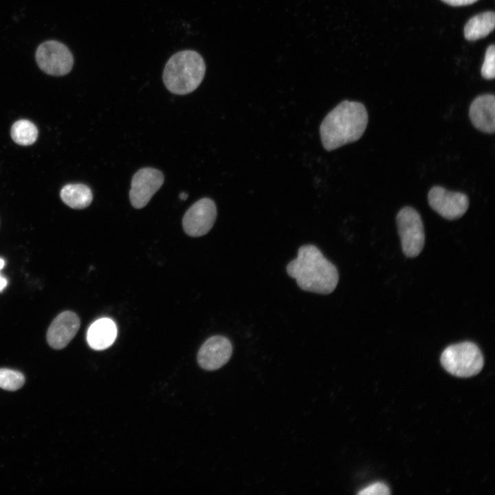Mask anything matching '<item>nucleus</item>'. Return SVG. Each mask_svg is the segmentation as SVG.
<instances>
[{
  "mask_svg": "<svg viewBox=\"0 0 495 495\" xmlns=\"http://www.w3.org/2000/svg\"><path fill=\"white\" fill-rule=\"evenodd\" d=\"M286 270L301 289L320 294L333 292L339 280L336 267L314 245L301 246Z\"/></svg>",
  "mask_w": 495,
  "mask_h": 495,
  "instance_id": "1",
  "label": "nucleus"
},
{
  "mask_svg": "<svg viewBox=\"0 0 495 495\" xmlns=\"http://www.w3.org/2000/svg\"><path fill=\"white\" fill-rule=\"evenodd\" d=\"M368 124V113L363 104L344 100L325 116L320 126L322 144L331 151L358 140Z\"/></svg>",
  "mask_w": 495,
  "mask_h": 495,
  "instance_id": "2",
  "label": "nucleus"
},
{
  "mask_svg": "<svg viewBox=\"0 0 495 495\" xmlns=\"http://www.w3.org/2000/svg\"><path fill=\"white\" fill-rule=\"evenodd\" d=\"M206 65L196 51L186 50L174 54L167 61L163 72V82L173 94L185 95L195 91L202 82Z\"/></svg>",
  "mask_w": 495,
  "mask_h": 495,
  "instance_id": "3",
  "label": "nucleus"
},
{
  "mask_svg": "<svg viewBox=\"0 0 495 495\" xmlns=\"http://www.w3.org/2000/svg\"><path fill=\"white\" fill-rule=\"evenodd\" d=\"M443 367L450 374L469 377L478 374L484 364L479 348L471 342H463L448 346L441 355Z\"/></svg>",
  "mask_w": 495,
  "mask_h": 495,
  "instance_id": "4",
  "label": "nucleus"
},
{
  "mask_svg": "<svg viewBox=\"0 0 495 495\" xmlns=\"http://www.w3.org/2000/svg\"><path fill=\"white\" fill-rule=\"evenodd\" d=\"M402 250L410 258L421 252L425 241L424 225L420 214L412 207L402 208L396 217Z\"/></svg>",
  "mask_w": 495,
  "mask_h": 495,
  "instance_id": "5",
  "label": "nucleus"
},
{
  "mask_svg": "<svg viewBox=\"0 0 495 495\" xmlns=\"http://www.w3.org/2000/svg\"><path fill=\"white\" fill-rule=\"evenodd\" d=\"M36 60L42 71L52 76L68 74L74 64V58L68 47L53 40L45 41L38 47Z\"/></svg>",
  "mask_w": 495,
  "mask_h": 495,
  "instance_id": "6",
  "label": "nucleus"
},
{
  "mask_svg": "<svg viewBox=\"0 0 495 495\" xmlns=\"http://www.w3.org/2000/svg\"><path fill=\"white\" fill-rule=\"evenodd\" d=\"M217 213V207L212 199L205 197L198 200L183 217L184 232L193 237L206 234L215 222Z\"/></svg>",
  "mask_w": 495,
  "mask_h": 495,
  "instance_id": "7",
  "label": "nucleus"
},
{
  "mask_svg": "<svg viewBox=\"0 0 495 495\" xmlns=\"http://www.w3.org/2000/svg\"><path fill=\"white\" fill-rule=\"evenodd\" d=\"M164 181L163 173L155 168L146 167L138 170L132 177L129 199L133 207H144Z\"/></svg>",
  "mask_w": 495,
  "mask_h": 495,
  "instance_id": "8",
  "label": "nucleus"
},
{
  "mask_svg": "<svg viewBox=\"0 0 495 495\" xmlns=\"http://www.w3.org/2000/svg\"><path fill=\"white\" fill-rule=\"evenodd\" d=\"M430 206L445 219L453 220L461 217L469 206L468 197L441 186L432 187L428 195Z\"/></svg>",
  "mask_w": 495,
  "mask_h": 495,
  "instance_id": "9",
  "label": "nucleus"
},
{
  "mask_svg": "<svg viewBox=\"0 0 495 495\" xmlns=\"http://www.w3.org/2000/svg\"><path fill=\"white\" fill-rule=\"evenodd\" d=\"M232 352V346L229 339L222 336H212L200 347L197 362L202 368L214 371L228 362Z\"/></svg>",
  "mask_w": 495,
  "mask_h": 495,
  "instance_id": "10",
  "label": "nucleus"
},
{
  "mask_svg": "<svg viewBox=\"0 0 495 495\" xmlns=\"http://www.w3.org/2000/svg\"><path fill=\"white\" fill-rule=\"evenodd\" d=\"M80 320L76 314L65 311L58 314L47 332V341L55 349L65 348L78 332Z\"/></svg>",
  "mask_w": 495,
  "mask_h": 495,
  "instance_id": "11",
  "label": "nucleus"
},
{
  "mask_svg": "<svg viewBox=\"0 0 495 495\" xmlns=\"http://www.w3.org/2000/svg\"><path fill=\"white\" fill-rule=\"evenodd\" d=\"M469 116L473 126L489 134L495 131V97L493 94L477 96L471 103Z\"/></svg>",
  "mask_w": 495,
  "mask_h": 495,
  "instance_id": "12",
  "label": "nucleus"
},
{
  "mask_svg": "<svg viewBox=\"0 0 495 495\" xmlns=\"http://www.w3.org/2000/svg\"><path fill=\"white\" fill-rule=\"evenodd\" d=\"M117 336V327L113 320L102 318L94 322L87 333L89 346L95 350H104L114 342Z\"/></svg>",
  "mask_w": 495,
  "mask_h": 495,
  "instance_id": "13",
  "label": "nucleus"
},
{
  "mask_svg": "<svg viewBox=\"0 0 495 495\" xmlns=\"http://www.w3.org/2000/svg\"><path fill=\"white\" fill-rule=\"evenodd\" d=\"M495 14L487 11L471 18L464 28V36L468 41H476L487 36L494 29Z\"/></svg>",
  "mask_w": 495,
  "mask_h": 495,
  "instance_id": "14",
  "label": "nucleus"
},
{
  "mask_svg": "<svg viewBox=\"0 0 495 495\" xmlns=\"http://www.w3.org/2000/svg\"><path fill=\"white\" fill-rule=\"evenodd\" d=\"M60 196L62 201L74 209H82L90 205L93 199L91 189L83 184H69L63 187Z\"/></svg>",
  "mask_w": 495,
  "mask_h": 495,
  "instance_id": "15",
  "label": "nucleus"
},
{
  "mask_svg": "<svg viewBox=\"0 0 495 495\" xmlns=\"http://www.w3.org/2000/svg\"><path fill=\"white\" fill-rule=\"evenodd\" d=\"M11 137L14 142L22 146H29L35 142L38 129L31 121L19 120L11 128Z\"/></svg>",
  "mask_w": 495,
  "mask_h": 495,
  "instance_id": "16",
  "label": "nucleus"
},
{
  "mask_svg": "<svg viewBox=\"0 0 495 495\" xmlns=\"http://www.w3.org/2000/svg\"><path fill=\"white\" fill-rule=\"evenodd\" d=\"M25 383V377L19 371L0 368V388L14 391L21 388Z\"/></svg>",
  "mask_w": 495,
  "mask_h": 495,
  "instance_id": "17",
  "label": "nucleus"
},
{
  "mask_svg": "<svg viewBox=\"0 0 495 495\" xmlns=\"http://www.w3.org/2000/svg\"><path fill=\"white\" fill-rule=\"evenodd\" d=\"M495 46L490 45L486 52L484 62L481 67V75L485 79H493L495 77Z\"/></svg>",
  "mask_w": 495,
  "mask_h": 495,
  "instance_id": "18",
  "label": "nucleus"
},
{
  "mask_svg": "<svg viewBox=\"0 0 495 495\" xmlns=\"http://www.w3.org/2000/svg\"><path fill=\"white\" fill-rule=\"evenodd\" d=\"M390 494L388 487L383 483H373L358 492V494L362 495H388Z\"/></svg>",
  "mask_w": 495,
  "mask_h": 495,
  "instance_id": "19",
  "label": "nucleus"
},
{
  "mask_svg": "<svg viewBox=\"0 0 495 495\" xmlns=\"http://www.w3.org/2000/svg\"><path fill=\"white\" fill-rule=\"evenodd\" d=\"M444 3L452 6H467L470 5L478 0H441Z\"/></svg>",
  "mask_w": 495,
  "mask_h": 495,
  "instance_id": "20",
  "label": "nucleus"
},
{
  "mask_svg": "<svg viewBox=\"0 0 495 495\" xmlns=\"http://www.w3.org/2000/svg\"><path fill=\"white\" fill-rule=\"evenodd\" d=\"M7 285V280L0 275V291H1Z\"/></svg>",
  "mask_w": 495,
  "mask_h": 495,
  "instance_id": "21",
  "label": "nucleus"
},
{
  "mask_svg": "<svg viewBox=\"0 0 495 495\" xmlns=\"http://www.w3.org/2000/svg\"><path fill=\"white\" fill-rule=\"evenodd\" d=\"M188 197V195L185 192H181L179 194V198L181 200H185Z\"/></svg>",
  "mask_w": 495,
  "mask_h": 495,
  "instance_id": "22",
  "label": "nucleus"
},
{
  "mask_svg": "<svg viewBox=\"0 0 495 495\" xmlns=\"http://www.w3.org/2000/svg\"><path fill=\"white\" fill-rule=\"evenodd\" d=\"M5 265V261L0 258V270Z\"/></svg>",
  "mask_w": 495,
  "mask_h": 495,
  "instance_id": "23",
  "label": "nucleus"
}]
</instances>
